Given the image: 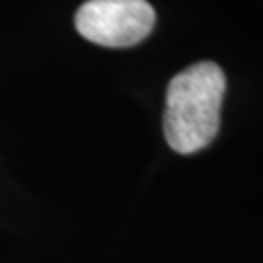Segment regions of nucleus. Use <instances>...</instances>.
I'll use <instances>...</instances> for the list:
<instances>
[{
	"label": "nucleus",
	"instance_id": "f03ea898",
	"mask_svg": "<svg viewBox=\"0 0 263 263\" xmlns=\"http://www.w3.org/2000/svg\"><path fill=\"white\" fill-rule=\"evenodd\" d=\"M84 39L102 47H133L151 35L156 12L146 0H88L74 18Z\"/></svg>",
	"mask_w": 263,
	"mask_h": 263
},
{
	"label": "nucleus",
	"instance_id": "f257e3e1",
	"mask_svg": "<svg viewBox=\"0 0 263 263\" xmlns=\"http://www.w3.org/2000/svg\"><path fill=\"white\" fill-rule=\"evenodd\" d=\"M226 92L224 70L201 61L170 80L166 90L164 135L178 154H193L215 141Z\"/></svg>",
	"mask_w": 263,
	"mask_h": 263
}]
</instances>
